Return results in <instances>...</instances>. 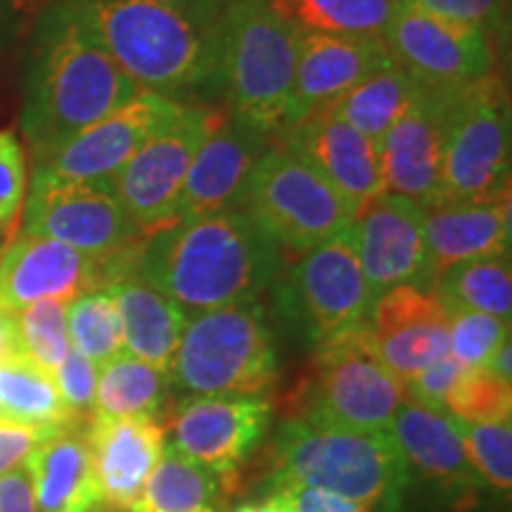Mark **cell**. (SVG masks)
I'll return each mask as SVG.
<instances>
[{"label":"cell","instance_id":"obj_41","mask_svg":"<svg viewBox=\"0 0 512 512\" xmlns=\"http://www.w3.org/2000/svg\"><path fill=\"white\" fill-rule=\"evenodd\" d=\"M55 387L69 415L76 422L91 420L95 403V384H98V366L81 356L76 349H69L64 361L53 373Z\"/></svg>","mask_w":512,"mask_h":512},{"label":"cell","instance_id":"obj_11","mask_svg":"<svg viewBox=\"0 0 512 512\" xmlns=\"http://www.w3.org/2000/svg\"><path fill=\"white\" fill-rule=\"evenodd\" d=\"M510 105L496 74L458 91L441 147V200H496L510 192Z\"/></svg>","mask_w":512,"mask_h":512},{"label":"cell","instance_id":"obj_39","mask_svg":"<svg viewBox=\"0 0 512 512\" xmlns=\"http://www.w3.org/2000/svg\"><path fill=\"white\" fill-rule=\"evenodd\" d=\"M422 12L479 29L491 41L508 36L510 0H406Z\"/></svg>","mask_w":512,"mask_h":512},{"label":"cell","instance_id":"obj_28","mask_svg":"<svg viewBox=\"0 0 512 512\" xmlns=\"http://www.w3.org/2000/svg\"><path fill=\"white\" fill-rule=\"evenodd\" d=\"M230 475L209 470L166 441L155 470L131 512H204L219 510L223 498L233 491Z\"/></svg>","mask_w":512,"mask_h":512},{"label":"cell","instance_id":"obj_26","mask_svg":"<svg viewBox=\"0 0 512 512\" xmlns=\"http://www.w3.org/2000/svg\"><path fill=\"white\" fill-rule=\"evenodd\" d=\"M112 292L124 332V351L169 373L188 313L131 271V259L105 285Z\"/></svg>","mask_w":512,"mask_h":512},{"label":"cell","instance_id":"obj_17","mask_svg":"<svg viewBox=\"0 0 512 512\" xmlns=\"http://www.w3.org/2000/svg\"><path fill=\"white\" fill-rule=\"evenodd\" d=\"M117 259H95L62 242L19 235L0 254V309L17 313L43 299L72 302L83 292L105 287L124 268Z\"/></svg>","mask_w":512,"mask_h":512},{"label":"cell","instance_id":"obj_32","mask_svg":"<svg viewBox=\"0 0 512 512\" xmlns=\"http://www.w3.org/2000/svg\"><path fill=\"white\" fill-rule=\"evenodd\" d=\"M302 34L382 38L401 0H268Z\"/></svg>","mask_w":512,"mask_h":512},{"label":"cell","instance_id":"obj_21","mask_svg":"<svg viewBox=\"0 0 512 512\" xmlns=\"http://www.w3.org/2000/svg\"><path fill=\"white\" fill-rule=\"evenodd\" d=\"M451 313L420 287H394L370 306L366 335L375 356L403 387L420 370L448 356Z\"/></svg>","mask_w":512,"mask_h":512},{"label":"cell","instance_id":"obj_25","mask_svg":"<svg viewBox=\"0 0 512 512\" xmlns=\"http://www.w3.org/2000/svg\"><path fill=\"white\" fill-rule=\"evenodd\" d=\"M422 209L434 271L479 256H510V192L496 200H441Z\"/></svg>","mask_w":512,"mask_h":512},{"label":"cell","instance_id":"obj_4","mask_svg":"<svg viewBox=\"0 0 512 512\" xmlns=\"http://www.w3.org/2000/svg\"><path fill=\"white\" fill-rule=\"evenodd\" d=\"M266 484L297 482L335 491L382 512H401L406 465L389 432H358L287 418L268 446Z\"/></svg>","mask_w":512,"mask_h":512},{"label":"cell","instance_id":"obj_44","mask_svg":"<svg viewBox=\"0 0 512 512\" xmlns=\"http://www.w3.org/2000/svg\"><path fill=\"white\" fill-rule=\"evenodd\" d=\"M50 430H55V427H50ZM50 430L0 418V475H8V472L27 463L31 451L48 437Z\"/></svg>","mask_w":512,"mask_h":512},{"label":"cell","instance_id":"obj_43","mask_svg":"<svg viewBox=\"0 0 512 512\" xmlns=\"http://www.w3.org/2000/svg\"><path fill=\"white\" fill-rule=\"evenodd\" d=\"M266 489L283 491L297 512H382L375 505L354 501V498L335 494V491L328 489H318V486H306L297 482H271L266 484Z\"/></svg>","mask_w":512,"mask_h":512},{"label":"cell","instance_id":"obj_33","mask_svg":"<svg viewBox=\"0 0 512 512\" xmlns=\"http://www.w3.org/2000/svg\"><path fill=\"white\" fill-rule=\"evenodd\" d=\"M0 418L48 430L81 425L64 408L53 375L27 356L0 363Z\"/></svg>","mask_w":512,"mask_h":512},{"label":"cell","instance_id":"obj_23","mask_svg":"<svg viewBox=\"0 0 512 512\" xmlns=\"http://www.w3.org/2000/svg\"><path fill=\"white\" fill-rule=\"evenodd\" d=\"M389 62L392 55L382 38L302 34L290 105L280 131L320 110H328L351 88Z\"/></svg>","mask_w":512,"mask_h":512},{"label":"cell","instance_id":"obj_20","mask_svg":"<svg viewBox=\"0 0 512 512\" xmlns=\"http://www.w3.org/2000/svg\"><path fill=\"white\" fill-rule=\"evenodd\" d=\"M456 95L458 91L422 86L411 107L384 133L377 143L384 192L418 207L441 202V147Z\"/></svg>","mask_w":512,"mask_h":512},{"label":"cell","instance_id":"obj_1","mask_svg":"<svg viewBox=\"0 0 512 512\" xmlns=\"http://www.w3.org/2000/svg\"><path fill=\"white\" fill-rule=\"evenodd\" d=\"M285 268V254L242 209L174 221L147 233L131 271L190 316L261 302Z\"/></svg>","mask_w":512,"mask_h":512},{"label":"cell","instance_id":"obj_30","mask_svg":"<svg viewBox=\"0 0 512 512\" xmlns=\"http://www.w3.org/2000/svg\"><path fill=\"white\" fill-rule=\"evenodd\" d=\"M420 88L422 83L392 60L351 88L330 110L339 119L354 126L356 131H361L366 138L380 143L384 133L401 119V114L418 98Z\"/></svg>","mask_w":512,"mask_h":512},{"label":"cell","instance_id":"obj_2","mask_svg":"<svg viewBox=\"0 0 512 512\" xmlns=\"http://www.w3.org/2000/svg\"><path fill=\"white\" fill-rule=\"evenodd\" d=\"M143 93L64 0L38 17L24 62L19 128L43 159Z\"/></svg>","mask_w":512,"mask_h":512},{"label":"cell","instance_id":"obj_10","mask_svg":"<svg viewBox=\"0 0 512 512\" xmlns=\"http://www.w3.org/2000/svg\"><path fill=\"white\" fill-rule=\"evenodd\" d=\"M242 211L283 249L304 254L351 226L358 211L285 147L273 145L247 183Z\"/></svg>","mask_w":512,"mask_h":512},{"label":"cell","instance_id":"obj_18","mask_svg":"<svg viewBox=\"0 0 512 512\" xmlns=\"http://www.w3.org/2000/svg\"><path fill=\"white\" fill-rule=\"evenodd\" d=\"M273 425L264 396H190L171 422V441L183 456L235 477Z\"/></svg>","mask_w":512,"mask_h":512},{"label":"cell","instance_id":"obj_52","mask_svg":"<svg viewBox=\"0 0 512 512\" xmlns=\"http://www.w3.org/2000/svg\"><path fill=\"white\" fill-rule=\"evenodd\" d=\"M5 242H8V238H5V235H0V254H3V249L8 247V245H5Z\"/></svg>","mask_w":512,"mask_h":512},{"label":"cell","instance_id":"obj_22","mask_svg":"<svg viewBox=\"0 0 512 512\" xmlns=\"http://www.w3.org/2000/svg\"><path fill=\"white\" fill-rule=\"evenodd\" d=\"M275 138L280 147L316 169L356 211L384 192L377 143L330 107L283 128Z\"/></svg>","mask_w":512,"mask_h":512},{"label":"cell","instance_id":"obj_29","mask_svg":"<svg viewBox=\"0 0 512 512\" xmlns=\"http://www.w3.org/2000/svg\"><path fill=\"white\" fill-rule=\"evenodd\" d=\"M171 375L140 358L121 351L112 361L98 368L95 403L91 420H159L169 399Z\"/></svg>","mask_w":512,"mask_h":512},{"label":"cell","instance_id":"obj_24","mask_svg":"<svg viewBox=\"0 0 512 512\" xmlns=\"http://www.w3.org/2000/svg\"><path fill=\"white\" fill-rule=\"evenodd\" d=\"M166 425L155 418L88 420L93 475L112 512H131L166 446Z\"/></svg>","mask_w":512,"mask_h":512},{"label":"cell","instance_id":"obj_34","mask_svg":"<svg viewBox=\"0 0 512 512\" xmlns=\"http://www.w3.org/2000/svg\"><path fill=\"white\" fill-rule=\"evenodd\" d=\"M67 332L72 349L98 368L119 356L124 351V332L112 292L98 287L74 297L67 304Z\"/></svg>","mask_w":512,"mask_h":512},{"label":"cell","instance_id":"obj_5","mask_svg":"<svg viewBox=\"0 0 512 512\" xmlns=\"http://www.w3.org/2000/svg\"><path fill=\"white\" fill-rule=\"evenodd\" d=\"M216 34L219 100L226 102L228 114L275 136L290 105L302 34L268 0H226Z\"/></svg>","mask_w":512,"mask_h":512},{"label":"cell","instance_id":"obj_49","mask_svg":"<svg viewBox=\"0 0 512 512\" xmlns=\"http://www.w3.org/2000/svg\"><path fill=\"white\" fill-rule=\"evenodd\" d=\"M510 361H512V344L508 339V342H505L503 347L498 349L494 356H491V361L486 363V370H489V373H494L496 377H501L503 382L512 384V363Z\"/></svg>","mask_w":512,"mask_h":512},{"label":"cell","instance_id":"obj_16","mask_svg":"<svg viewBox=\"0 0 512 512\" xmlns=\"http://www.w3.org/2000/svg\"><path fill=\"white\" fill-rule=\"evenodd\" d=\"M356 252L373 304L394 287L432 290L437 280L422 209L394 192H382L356 214Z\"/></svg>","mask_w":512,"mask_h":512},{"label":"cell","instance_id":"obj_7","mask_svg":"<svg viewBox=\"0 0 512 512\" xmlns=\"http://www.w3.org/2000/svg\"><path fill=\"white\" fill-rule=\"evenodd\" d=\"M278 318L313 351L366 325L370 294L356 252V219L335 238L299 254L271 287Z\"/></svg>","mask_w":512,"mask_h":512},{"label":"cell","instance_id":"obj_14","mask_svg":"<svg viewBox=\"0 0 512 512\" xmlns=\"http://www.w3.org/2000/svg\"><path fill=\"white\" fill-rule=\"evenodd\" d=\"M396 64L422 86L460 91L494 74L496 43L479 29L448 22L401 0L382 36Z\"/></svg>","mask_w":512,"mask_h":512},{"label":"cell","instance_id":"obj_9","mask_svg":"<svg viewBox=\"0 0 512 512\" xmlns=\"http://www.w3.org/2000/svg\"><path fill=\"white\" fill-rule=\"evenodd\" d=\"M403 465L406 494L403 508L418 512H491L503 498L489 489L465 456L456 420L403 399L389 425Z\"/></svg>","mask_w":512,"mask_h":512},{"label":"cell","instance_id":"obj_53","mask_svg":"<svg viewBox=\"0 0 512 512\" xmlns=\"http://www.w3.org/2000/svg\"><path fill=\"white\" fill-rule=\"evenodd\" d=\"M204 512H223V510H204Z\"/></svg>","mask_w":512,"mask_h":512},{"label":"cell","instance_id":"obj_8","mask_svg":"<svg viewBox=\"0 0 512 512\" xmlns=\"http://www.w3.org/2000/svg\"><path fill=\"white\" fill-rule=\"evenodd\" d=\"M406 387L382 366L366 325L313 351V363L292 392L294 415L316 425L387 432Z\"/></svg>","mask_w":512,"mask_h":512},{"label":"cell","instance_id":"obj_51","mask_svg":"<svg viewBox=\"0 0 512 512\" xmlns=\"http://www.w3.org/2000/svg\"><path fill=\"white\" fill-rule=\"evenodd\" d=\"M12 22H15L12 0H0V55H3V50L12 36Z\"/></svg>","mask_w":512,"mask_h":512},{"label":"cell","instance_id":"obj_31","mask_svg":"<svg viewBox=\"0 0 512 512\" xmlns=\"http://www.w3.org/2000/svg\"><path fill=\"white\" fill-rule=\"evenodd\" d=\"M434 297L448 313L479 311L510 320L512 313V268L510 256H479L458 261L437 273Z\"/></svg>","mask_w":512,"mask_h":512},{"label":"cell","instance_id":"obj_27","mask_svg":"<svg viewBox=\"0 0 512 512\" xmlns=\"http://www.w3.org/2000/svg\"><path fill=\"white\" fill-rule=\"evenodd\" d=\"M31 489L38 512H62L98 489L91 448L81 425H64L48 432L27 458Z\"/></svg>","mask_w":512,"mask_h":512},{"label":"cell","instance_id":"obj_12","mask_svg":"<svg viewBox=\"0 0 512 512\" xmlns=\"http://www.w3.org/2000/svg\"><path fill=\"white\" fill-rule=\"evenodd\" d=\"M22 233L79 249L95 259H117L145 238L110 185L31 176Z\"/></svg>","mask_w":512,"mask_h":512},{"label":"cell","instance_id":"obj_13","mask_svg":"<svg viewBox=\"0 0 512 512\" xmlns=\"http://www.w3.org/2000/svg\"><path fill=\"white\" fill-rule=\"evenodd\" d=\"M216 121L219 114L209 105H185L181 117L147 140L112 178L114 197L143 235L176 221L190 164Z\"/></svg>","mask_w":512,"mask_h":512},{"label":"cell","instance_id":"obj_35","mask_svg":"<svg viewBox=\"0 0 512 512\" xmlns=\"http://www.w3.org/2000/svg\"><path fill=\"white\" fill-rule=\"evenodd\" d=\"M67 304L64 299H43L15 313L22 356L50 375L72 349L67 332Z\"/></svg>","mask_w":512,"mask_h":512},{"label":"cell","instance_id":"obj_50","mask_svg":"<svg viewBox=\"0 0 512 512\" xmlns=\"http://www.w3.org/2000/svg\"><path fill=\"white\" fill-rule=\"evenodd\" d=\"M62 512H112L107 508L105 501H102L100 491H93V494L79 498V501H74L72 505H67Z\"/></svg>","mask_w":512,"mask_h":512},{"label":"cell","instance_id":"obj_48","mask_svg":"<svg viewBox=\"0 0 512 512\" xmlns=\"http://www.w3.org/2000/svg\"><path fill=\"white\" fill-rule=\"evenodd\" d=\"M157 3L185 10V12H190V15L207 19V22H216L226 0H157Z\"/></svg>","mask_w":512,"mask_h":512},{"label":"cell","instance_id":"obj_45","mask_svg":"<svg viewBox=\"0 0 512 512\" xmlns=\"http://www.w3.org/2000/svg\"><path fill=\"white\" fill-rule=\"evenodd\" d=\"M0 512H38L27 467L0 475Z\"/></svg>","mask_w":512,"mask_h":512},{"label":"cell","instance_id":"obj_40","mask_svg":"<svg viewBox=\"0 0 512 512\" xmlns=\"http://www.w3.org/2000/svg\"><path fill=\"white\" fill-rule=\"evenodd\" d=\"M27 197V159L12 131H0V235L8 238Z\"/></svg>","mask_w":512,"mask_h":512},{"label":"cell","instance_id":"obj_47","mask_svg":"<svg viewBox=\"0 0 512 512\" xmlns=\"http://www.w3.org/2000/svg\"><path fill=\"white\" fill-rule=\"evenodd\" d=\"M22 356L15 325V313L0 309V363L10 361V358Z\"/></svg>","mask_w":512,"mask_h":512},{"label":"cell","instance_id":"obj_15","mask_svg":"<svg viewBox=\"0 0 512 512\" xmlns=\"http://www.w3.org/2000/svg\"><path fill=\"white\" fill-rule=\"evenodd\" d=\"M185 105L159 98L152 93H138L119 110L95 121L79 136L67 140L48 157L36 159L34 174L57 181L110 185L119 169L150 140L181 117Z\"/></svg>","mask_w":512,"mask_h":512},{"label":"cell","instance_id":"obj_37","mask_svg":"<svg viewBox=\"0 0 512 512\" xmlns=\"http://www.w3.org/2000/svg\"><path fill=\"white\" fill-rule=\"evenodd\" d=\"M446 413L463 422L510 420L512 384L486 368H467L448 394Z\"/></svg>","mask_w":512,"mask_h":512},{"label":"cell","instance_id":"obj_6","mask_svg":"<svg viewBox=\"0 0 512 512\" xmlns=\"http://www.w3.org/2000/svg\"><path fill=\"white\" fill-rule=\"evenodd\" d=\"M278 366L266 306L247 302L190 316L169 375L190 396H261Z\"/></svg>","mask_w":512,"mask_h":512},{"label":"cell","instance_id":"obj_46","mask_svg":"<svg viewBox=\"0 0 512 512\" xmlns=\"http://www.w3.org/2000/svg\"><path fill=\"white\" fill-rule=\"evenodd\" d=\"M233 512H297V510H294L290 498H287L283 491L266 489L264 494H261V498H256V501H249V503H242Z\"/></svg>","mask_w":512,"mask_h":512},{"label":"cell","instance_id":"obj_36","mask_svg":"<svg viewBox=\"0 0 512 512\" xmlns=\"http://www.w3.org/2000/svg\"><path fill=\"white\" fill-rule=\"evenodd\" d=\"M456 427L463 439L465 456L479 477L508 503L512 491V420L505 422H463Z\"/></svg>","mask_w":512,"mask_h":512},{"label":"cell","instance_id":"obj_42","mask_svg":"<svg viewBox=\"0 0 512 512\" xmlns=\"http://www.w3.org/2000/svg\"><path fill=\"white\" fill-rule=\"evenodd\" d=\"M467 366L456 361L453 356H444L434 361L432 366L420 370L411 382H406V399H411L420 406L432 408V411L446 413V399L451 394L453 384H456Z\"/></svg>","mask_w":512,"mask_h":512},{"label":"cell","instance_id":"obj_19","mask_svg":"<svg viewBox=\"0 0 512 512\" xmlns=\"http://www.w3.org/2000/svg\"><path fill=\"white\" fill-rule=\"evenodd\" d=\"M275 136L252 121L226 114L202 140L185 178L176 221L242 209L247 183Z\"/></svg>","mask_w":512,"mask_h":512},{"label":"cell","instance_id":"obj_3","mask_svg":"<svg viewBox=\"0 0 512 512\" xmlns=\"http://www.w3.org/2000/svg\"><path fill=\"white\" fill-rule=\"evenodd\" d=\"M143 93L209 105L219 100L216 22L157 0H64Z\"/></svg>","mask_w":512,"mask_h":512},{"label":"cell","instance_id":"obj_38","mask_svg":"<svg viewBox=\"0 0 512 512\" xmlns=\"http://www.w3.org/2000/svg\"><path fill=\"white\" fill-rule=\"evenodd\" d=\"M510 339V320L479 311H453L448 356L467 368H486L491 356Z\"/></svg>","mask_w":512,"mask_h":512}]
</instances>
